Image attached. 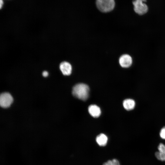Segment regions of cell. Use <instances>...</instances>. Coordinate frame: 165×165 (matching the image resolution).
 Segmentation results:
<instances>
[{"mask_svg": "<svg viewBox=\"0 0 165 165\" xmlns=\"http://www.w3.org/2000/svg\"><path fill=\"white\" fill-rule=\"evenodd\" d=\"M88 109L89 113L94 117H98L101 115V109L99 107L96 105H90Z\"/></svg>", "mask_w": 165, "mask_h": 165, "instance_id": "obj_8", "label": "cell"}, {"mask_svg": "<svg viewBox=\"0 0 165 165\" xmlns=\"http://www.w3.org/2000/svg\"><path fill=\"white\" fill-rule=\"evenodd\" d=\"M143 2V0H137L133 1L132 2L134 11L140 15L146 13L148 10L147 6Z\"/></svg>", "mask_w": 165, "mask_h": 165, "instance_id": "obj_3", "label": "cell"}, {"mask_svg": "<svg viewBox=\"0 0 165 165\" xmlns=\"http://www.w3.org/2000/svg\"><path fill=\"white\" fill-rule=\"evenodd\" d=\"M13 101L12 95L9 93L4 92L2 93L0 96V106L4 108L9 107Z\"/></svg>", "mask_w": 165, "mask_h": 165, "instance_id": "obj_4", "label": "cell"}, {"mask_svg": "<svg viewBox=\"0 0 165 165\" xmlns=\"http://www.w3.org/2000/svg\"><path fill=\"white\" fill-rule=\"evenodd\" d=\"M42 75L44 77H46L48 75V73L46 71H44L42 73Z\"/></svg>", "mask_w": 165, "mask_h": 165, "instance_id": "obj_13", "label": "cell"}, {"mask_svg": "<svg viewBox=\"0 0 165 165\" xmlns=\"http://www.w3.org/2000/svg\"><path fill=\"white\" fill-rule=\"evenodd\" d=\"M158 149L159 151L155 154L156 157L160 160L165 161V145L160 144L158 146Z\"/></svg>", "mask_w": 165, "mask_h": 165, "instance_id": "obj_7", "label": "cell"}, {"mask_svg": "<svg viewBox=\"0 0 165 165\" xmlns=\"http://www.w3.org/2000/svg\"><path fill=\"white\" fill-rule=\"evenodd\" d=\"M135 101L130 99H126L124 100L123 102L124 108L127 110L133 109L135 106Z\"/></svg>", "mask_w": 165, "mask_h": 165, "instance_id": "obj_10", "label": "cell"}, {"mask_svg": "<svg viewBox=\"0 0 165 165\" xmlns=\"http://www.w3.org/2000/svg\"><path fill=\"white\" fill-rule=\"evenodd\" d=\"M119 62L122 67L127 68L131 65L132 63V59L131 57L129 55L123 54L120 57Z\"/></svg>", "mask_w": 165, "mask_h": 165, "instance_id": "obj_5", "label": "cell"}, {"mask_svg": "<svg viewBox=\"0 0 165 165\" xmlns=\"http://www.w3.org/2000/svg\"><path fill=\"white\" fill-rule=\"evenodd\" d=\"M96 4L98 9L103 12H108L112 10L115 6L113 0H97Z\"/></svg>", "mask_w": 165, "mask_h": 165, "instance_id": "obj_2", "label": "cell"}, {"mask_svg": "<svg viewBox=\"0 0 165 165\" xmlns=\"http://www.w3.org/2000/svg\"><path fill=\"white\" fill-rule=\"evenodd\" d=\"M103 165H120L119 161L116 159L109 160L104 163Z\"/></svg>", "mask_w": 165, "mask_h": 165, "instance_id": "obj_11", "label": "cell"}, {"mask_svg": "<svg viewBox=\"0 0 165 165\" xmlns=\"http://www.w3.org/2000/svg\"><path fill=\"white\" fill-rule=\"evenodd\" d=\"M59 67L61 71L64 75H68L71 73L72 67L69 63L66 61H63L60 64Z\"/></svg>", "mask_w": 165, "mask_h": 165, "instance_id": "obj_6", "label": "cell"}, {"mask_svg": "<svg viewBox=\"0 0 165 165\" xmlns=\"http://www.w3.org/2000/svg\"><path fill=\"white\" fill-rule=\"evenodd\" d=\"M160 136L161 138L165 139V127L161 129L160 132Z\"/></svg>", "mask_w": 165, "mask_h": 165, "instance_id": "obj_12", "label": "cell"}, {"mask_svg": "<svg viewBox=\"0 0 165 165\" xmlns=\"http://www.w3.org/2000/svg\"><path fill=\"white\" fill-rule=\"evenodd\" d=\"M89 92V88L87 85L80 83L74 86L72 89V94L75 97L85 101L88 98Z\"/></svg>", "mask_w": 165, "mask_h": 165, "instance_id": "obj_1", "label": "cell"}, {"mask_svg": "<svg viewBox=\"0 0 165 165\" xmlns=\"http://www.w3.org/2000/svg\"><path fill=\"white\" fill-rule=\"evenodd\" d=\"M107 137L104 134L102 133L98 135L96 138V141L100 146H105L108 141Z\"/></svg>", "mask_w": 165, "mask_h": 165, "instance_id": "obj_9", "label": "cell"}, {"mask_svg": "<svg viewBox=\"0 0 165 165\" xmlns=\"http://www.w3.org/2000/svg\"><path fill=\"white\" fill-rule=\"evenodd\" d=\"M0 8L1 9L3 4V1L2 0H0Z\"/></svg>", "mask_w": 165, "mask_h": 165, "instance_id": "obj_14", "label": "cell"}]
</instances>
